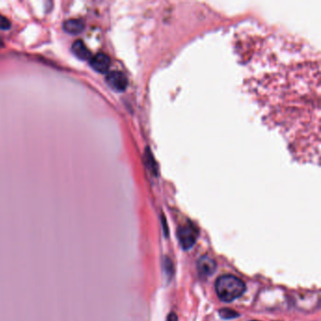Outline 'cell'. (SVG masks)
Returning a JSON list of instances; mask_svg holds the SVG:
<instances>
[{
    "instance_id": "obj_1",
    "label": "cell",
    "mask_w": 321,
    "mask_h": 321,
    "mask_svg": "<svg viewBox=\"0 0 321 321\" xmlns=\"http://www.w3.org/2000/svg\"><path fill=\"white\" fill-rule=\"evenodd\" d=\"M245 84L268 124L298 160L320 158V58L305 42L249 26L235 35Z\"/></svg>"
},
{
    "instance_id": "obj_2",
    "label": "cell",
    "mask_w": 321,
    "mask_h": 321,
    "mask_svg": "<svg viewBox=\"0 0 321 321\" xmlns=\"http://www.w3.org/2000/svg\"><path fill=\"white\" fill-rule=\"evenodd\" d=\"M217 295L224 302H231L242 296L245 292V284L233 275H223L218 278L215 284Z\"/></svg>"
},
{
    "instance_id": "obj_3",
    "label": "cell",
    "mask_w": 321,
    "mask_h": 321,
    "mask_svg": "<svg viewBox=\"0 0 321 321\" xmlns=\"http://www.w3.org/2000/svg\"><path fill=\"white\" fill-rule=\"evenodd\" d=\"M178 240L184 250H189L196 243L198 231L190 224L184 225L178 229Z\"/></svg>"
},
{
    "instance_id": "obj_4",
    "label": "cell",
    "mask_w": 321,
    "mask_h": 321,
    "mask_svg": "<svg viewBox=\"0 0 321 321\" xmlns=\"http://www.w3.org/2000/svg\"><path fill=\"white\" fill-rule=\"evenodd\" d=\"M106 81L112 90L123 92L127 87V78L122 72L112 71L107 74Z\"/></svg>"
},
{
    "instance_id": "obj_5",
    "label": "cell",
    "mask_w": 321,
    "mask_h": 321,
    "mask_svg": "<svg viewBox=\"0 0 321 321\" xmlns=\"http://www.w3.org/2000/svg\"><path fill=\"white\" fill-rule=\"evenodd\" d=\"M90 64L93 70L98 73H107L111 66V59L104 53H98L94 56H92L90 60Z\"/></svg>"
},
{
    "instance_id": "obj_6",
    "label": "cell",
    "mask_w": 321,
    "mask_h": 321,
    "mask_svg": "<svg viewBox=\"0 0 321 321\" xmlns=\"http://www.w3.org/2000/svg\"><path fill=\"white\" fill-rule=\"evenodd\" d=\"M197 271L201 277H209L216 271V263L208 256H202L198 260Z\"/></svg>"
},
{
    "instance_id": "obj_7",
    "label": "cell",
    "mask_w": 321,
    "mask_h": 321,
    "mask_svg": "<svg viewBox=\"0 0 321 321\" xmlns=\"http://www.w3.org/2000/svg\"><path fill=\"white\" fill-rule=\"evenodd\" d=\"M72 52L74 56L81 61H90L92 58V53L88 49L85 44L81 40L75 41L72 46Z\"/></svg>"
},
{
    "instance_id": "obj_8",
    "label": "cell",
    "mask_w": 321,
    "mask_h": 321,
    "mask_svg": "<svg viewBox=\"0 0 321 321\" xmlns=\"http://www.w3.org/2000/svg\"><path fill=\"white\" fill-rule=\"evenodd\" d=\"M84 28V23L79 19H70L65 21L63 24V30L71 35H78L82 33Z\"/></svg>"
},
{
    "instance_id": "obj_9",
    "label": "cell",
    "mask_w": 321,
    "mask_h": 321,
    "mask_svg": "<svg viewBox=\"0 0 321 321\" xmlns=\"http://www.w3.org/2000/svg\"><path fill=\"white\" fill-rule=\"evenodd\" d=\"M220 316L225 319V320H231V319H235L236 317H238V314L234 311L229 308H223L220 311Z\"/></svg>"
},
{
    "instance_id": "obj_10",
    "label": "cell",
    "mask_w": 321,
    "mask_h": 321,
    "mask_svg": "<svg viewBox=\"0 0 321 321\" xmlns=\"http://www.w3.org/2000/svg\"><path fill=\"white\" fill-rule=\"evenodd\" d=\"M11 27V22L8 18L0 15V30H7Z\"/></svg>"
},
{
    "instance_id": "obj_11",
    "label": "cell",
    "mask_w": 321,
    "mask_h": 321,
    "mask_svg": "<svg viewBox=\"0 0 321 321\" xmlns=\"http://www.w3.org/2000/svg\"><path fill=\"white\" fill-rule=\"evenodd\" d=\"M167 321H178L177 320V316L174 314V313H172L169 315L168 319H167Z\"/></svg>"
},
{
    "instance_id": "obj_12",
    "label": "cell",
    "mask_w": 321,
    "mask_h": 321,
    "mask_svg": "<svg viewBox=\"0 0 321 321\" xmlns=\"http://www.w3.org/2000/svg\"><path fill=\"white\" fill-rule=\"evenodd\" d=\"M3 46V42H2V40L0 39V47H2Z\"/></svg>"
},
{
    "instance_id": "obj_13",
    "label": "cell",
    "mask_w": 321,
    "mask_h": 321,
    "mask_svg": "<svg viewBox=\"0 0 321 321\" xmlns=\"http://www.w3.org/2000/svg\"></svg>"
}]
</instances>
